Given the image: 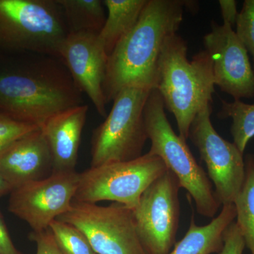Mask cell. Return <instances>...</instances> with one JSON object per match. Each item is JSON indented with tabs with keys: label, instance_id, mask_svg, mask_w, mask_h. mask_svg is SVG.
Returning <instances> with one entry per match:
<instances>
[{
	"label": "cell",
	"instance_id": "1",
	"mask_svg": "<svg viewBox=\"0 0 254 254\" xmlns=\"http://www.w3.org/2000/svg\"><path fill=\"white\" fill-rule=\"evenodd\" d=\"M193 2L148 0L134 27L107 60L103 83L107 104L125 88L155 89L164 44L181 26L185 9H194Z\"/></svg>",
	"mask_w": 254,
	"mask_h": 254
},
{
	"label": "cell",
	"instance_id": "2",
	"mask_svg": "<svg viewBox=\"0 0 254 254\" xmlns=\"http://www.w3.org/2000/svg\"><path fill=\"white\" fill-rule=\"evenodd\" d=\"M187 43L175 34L169 37L159 58L155 89L165 108L173 113L179 136L186 141L196 115L212 105L215 93L213 63L206 50L187 58Z\"/></svg>",
	"mask_w": 254,
	"mask_h": 254
},
{
	"label": "cell",
	"instance_id": "3",
	"mask_svg": "<svg viewBox=\"0 0 254 254\" xmlns=\"http://www.w3.org/2000/svg\"><path fill=\"white\" fill-rule=\"evenodd\" d=\"M81 93L69 73L53 66L0 73V112L39 127L82 105Z\"/></svg>",
	"mask_w": 254,
	"mask_h": 254
},
{
	"label": "cell",
	"instance_id": "4",
	"mask_svg": "<svg viewBox=\"0 0 254 254\" xmlns=\"http://www.w3.org/2000/svg\"><path fill=\"white\" fill-rule=\"evenodd\" d=\"M144 120L150 141L149 153L163 160L169 171L188 191L197 212L214 218L222 206L205 170L197 163L187 142L176 134L169 123L161 95L152 89L145 103Z\"/></svg>",
	"mask_w": 254,
	"mask_h": 254
},
{
	"label": "cell",
	"instance_id": "5",
	"mask_svg": "<svg viewBox=\"0 0 254 254\" xmlns=\"http://www.w3.org/2000/svg\"><path fill=\"white\" fill-rule=\"evenodd\" d=\"M69 33L53 0H0V46L59 56Z\"/></svg>",
	"mask_w": 254,
	"mask_h": 254
},
{
	"label": "cell",
	"instance_id": "6",
	"mask_svg": "<svg viewBox=\"0 0 254 254\" xmlns=\"http://www.w3.org/2000/svg\"><path fill=\"white\" fill-rule=\"evenodd\" d=\"M150 91L131 87L115 97L105 121L93 131L91 168L141 156L148 139L143 112Z\"/></svg>",
	"mask_w": 254,
	"mask_h": 254
},
{
	"label": "cell",
	"instance_id": "7",
	"mask_svg": "<svg viewBox=\"0 0 254 254\" xmlns=\"http://www.w3.org/2000/svg\"><path fill=\"white\" fill-rule=\"evenodd\" d=\"M168 171L163 160L149 152L129 161L90 168L79 173L74 200L95 204L109 200L133 210L145 190Z\"/></svg>",
	"mask_w": 254,
	"mask_h": 254
},
{
	"label": "cell",
	"instance_id": "8",
	"mask_svg": "<svg viewBox=\"0 0 254 254\" xmlns=\"http://www.w3.org/2000/svg\"><path fill=\"white\" fill-rule=\"evenodd\" d=\"M58 219L81 230L97 254H147L133 211L120 203L101 206L73 200L70 210Z\"/></svg>",
	"mask_w": 254,
	"mask_h": 254
},
{
	"label": "cell",
	"instance_id": "9",
	"mask_svg": "<svg viewBox=\"0 0 254 254\" xmlns=\"http://www.w3.org/2000/svg\"><path fill=\"white\" fill-rule=\"evenodd\" d=\"M180 188L177 177L168 170L145 190L132 210L137 233L147 254H168L175 246Z\"/></svg>",
	"mask_w": 254,
	"mask_h": 254
},
{
	"label": "cell",
	"instance_id": "10",
	"mask_svg": "<svg viewBox=\"0 0 254 254\" xmlns=\"http://www.w3.org/2000/svg\"><path fill=\"white\" fill-rule=\"evenodd\" d=\"M212 111V105H208L196 115L189 138L206 165L220 203L234 204L245 181V156L235 143L218 134L210 120Z\"/></svg>",
	"mask_w": 254,
	"mask_h": 254
},
{
	"label": "cell",
	"instance_id": "11",
	"mask_svg": "<svg viewBox=\"0 0 254 254\" xmlns=\"http://www.w3.org/2000/svg\"><path fill=\"white\" fill-rule=\"evenodd\" d=\"M79 173L53 172L10 193L9 210L31 227L33 232L48 230L50 223L71 208L78 186Z\"/></svg>",
	"mask_w": 254,
	"mask_h": 254
},
{
	"label": "cell",
	"instance_id": "12",
	"mask_svg": "<svg viewBox=\"0 0 254 254\" xmlns=\"http://www.w3.org/2000/svg\"><path fill=\"white\" fill-rule=\"evenodd\" d=\"M213 63L214 81L234 100L254 97V71L247 50L230 25L212 21L203 37Z\"/></svg>",
	"mask_w": 254,
	"mask_h": 254
},
{
	"label": "cell",
	"instance_id": "13",
	"mask_svg": "<svg viewBox=\"0 0 254 254\" xmlns=\"http://www.w3.org/2000/svg\"><path fill=\"white\" fill-rule=\"evenodd\" d=\"M73 81L91 100L97 112L106 118L103 92L108 56L98 39V33L69 32L59 52Z\"/></svg>",
	"mask_w": 254,
	"mask_h": 254
},
{
	"label": "cell",
	"instance_id": "14",
	"mask_svg": "<svg viewBox=\"0 0 254 254\" xmlns=\"http://www.w3.org/2000/svg\"><path fill=\"white\" fill-rule=\"evenodd\" d=\"M53 173V158L41 128L0 150V175L12 190Z\"/></svg>",
	"mask_w": 254,
	"mask_h": 254
},
{
	"label": "cell",
	"instance_id": "15",
	"mask_svg": "<svg viewBox=\"0 0 254 254\" xmlns=\"http://www.w3.org/2000/svg\"><path fill=\"white\" fill-rule=\"evenodd\" d=\"M88 110V105H78L58 114L41 127L53 158V172L74 171Z\"/></svg>",
	"mask_w": 254,
	"mask_h": 254
},
{
	"label": "cell",
	"instance_id": "16",
	"mask_svg": "<svg viewBox=\"0 0 254 254\" xmlns=\"http://www.w3.org/2000/svg\"><path fill=\"white\" fill-rule=\"evenodd\" d=\"M222 206L218 216L204 226L197 225L192 215L186 235L168 254H219L223 247L225 230L237 216L235 204Z\"/></svg>",
	"mask_w": 254,
	"mask_h": 254
},
{
	"label": "cell",
	"instance_id": "17",
	"mask_svg": "<svg viewBox=\"0 0 254 254\" xmlns=\"http://www.w3.org/2000/svg\"><path fill=\"white\" fill-rule=\"evenodd\" d=\"M148 0H104L108 11L98 39L109 56L117 45L133 29Z\"/></svg>",
	"mask_w": 254,
	"mask_h": 254
},
{
	"label": "cell",
	"instance_id": "18",
	"mask_svg": "<svg viewBox=\"0 0 254 254\" xmlns=\"http://www.w3.org/2000/svg\"><path fill=\"white\" fill-rule=\"evenodd\" d=\"M69 32L99 33L104 26L105 5L100 0H56Z\"/></svg>",
	"mask_w": 254,
	"mask_h": 254
},
{
	"label": "cell",
	"instance_id": "19",
	"mask_svg": "<svg viewBox=\"0 0 254 254\" xmlns=\"http://www.w3.org/2000/svg\"><path fill=\"white\" fill-rule=\"evenodd\" d=\"M245 177L234 204L237 224L245 240L246 247L254 254V155L245 157Z\"/></svg>",
	"mask_w": 254,
	"mask_h": 254
},
{
	"label": "cell",
	"instance_id": "20",
	"mask_svg": "<svg viewBox=\"0 0 254 254\" xmlns=\"http://www.w3.org/2000/svg\"><path fill=\"white\" fill-rule=\"evenodd\" d=\"M220 119L231 118V134L233 143L245 153L249 141L254 136V104H247L241 100L233 102L222 100L218 114Z\"/></svg>",
	"mask_w": 254,
	"mask_h": 254
},
{
	"label": "cell",
	"instance_id": "21",
	"mask_svg": "<svg viewBox=\"0 0 254 254\" xmlns=\"http://www.w3.org/2000/svg\"><path fill=\"white\" fill-rule=\"evenodd\" d=\"M49 229L65 254H97L84 234L71 224L56 219Z\"/></svg>",
	"mask_w": 254,
	"mask_h": 254
},
{
	"label": "cell",
	"instance_id": "22",
	"mask_svg": "<svg viewBox=\"0 0 254 254\" xmlns=\"http://www.w3.org/2000/svg\"><path fill=\"white\" fill-rule=\"evenodd\" d=\"M235 27L239 39L252 57L254 68V0L244 1Z\"/></svg>",
	"mask_w": 254,
	"mask_h": 254
},
{
	"label": "cell",
	"instance_id": "23",
	"mask_svg": "<svg viewBox=\"0 0 254 254\" xmlns=\"http://www.w3.org/2000/svg\"><path fill=\"white\" fill-rule=\"evenodd\" d=\"M39 128L41 127L18 121L0 112V150L18 138Z\"/></svg>",
	"mask_w": 254,
	"mask_h": 254
},
{
	"label": "cell",
	"instance_id": "24",
	"mask_svg": "<svg viewBox=\"0 0 254 254\" xmlns=\"http://www.w3.org/2000/svg\"><path fill=\"white\" fill-rule=\"evenodd\" d=\"M223 241V247L219 254H243L245 242L236 222H232L227 227Z\"/></svg>",
	"mask_w": 254,
	"mask_h": 254
},
{
	"label": "cell",
	"instance_id": "25",
	"mask_svg": "<svg viewBox=\"0 0 254 254\" xmlns=\"http://www.w3.org/2000/svg\"><path fill=\"white\" fill-rule=\"evenodd\" d=\"M30 239L36 245V254H65L60 248L49 228L41 232H32Z\"/></svg>",
	"mask_w": 254,
	"mask_h": 254
},
{
	"label": "cell",
	"instance_id": "26",
	"mask_svg": "<svg viewBox=\"0 0 254 254\" xmlns=\"http://www.w3.org/2000/svg\"><path fill=\"white\" fill-rule=\"evenodd\" d=\"M0 254H22L15 247L0 211Z\"/></svg>",
	"mask_w": 254,
	"mask_h": 254
},
{
	"label": "cell",
	"instance_id": "27",
	"mask_svg": "<svg viewBox=\"0 0 254 254\" xmlns=\"http://www.w3.org/2000/svg\"><path fill=\"white\" fill-rule=\"evenodd\" d=\"M218 2L221 10L223 23L230 25L234 28L236 25L239 15L237 1L235 0H220Z\"/></svg>",
	"mask_w": 254,
	"mask_h": 254
},
{
	"label": "cell",
	"instance_id": "28",
	"mask_svg": "<svg viewBox=\"0 0 254 254\" xmlns=\"http://www.w3.org/2000/svg\"><path fill=\"white\" fill-rule=\"evenodd\" d=\"M12 190V188L9 186V184L5 181L2 177L0 175V196L8 193H11Z\"/></svg>",
	"mask_w": 254,
	"mask_h": 254
}]
</instances>
